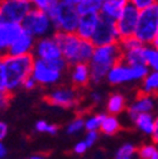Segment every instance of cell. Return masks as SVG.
Instances as JSON below:
<instances>
[{
	"mask_svg": "<svg viewBox=\"0 0 158 159\" xmlns=\"http://www.w3.org/2000/svg\"><path fill=\"white\" fill-rule=\"evenodd\" d=\"M44 100L53 105V106H58V107H65V109H70L77 105L78 102V92L76 90V87H57L53 91H51L46 97Z\"/></svg>",
	"mask_w": 158,
	"mask_h": 159,
	"instance_id": "7c38bea8",
	"label": "cell"
},
{
	"mask_svg": "<svg viewBox=\"0 0 158 159\" xmlns=\"http://www.w3.org/2000/svg\"><path fill=\"white\" fill-rule=\"evenodd\" d=\"M104 116L105 114H95L84 119V129H86L87 131H99Z\"/></svg>",
	"mask_w": 158,
	"mask_h": 159,
	"instance_id": "4316f807",
	"label": "cell"
},
{
	"mask_svg": "<svg viewBox=\"0 0 158 159\" xmlns=\"http://www.w3.org/2000/svg\"><path fill=\"white\" fill-rule=\"evenodd\" d=\"M99 130H101V133L105 135H115L120 130V123L115 115H110V114L106 115L105 114Z\"/></svg>",
	"mask_w": 158,
	"mask_h": 159,
	"instance_id": "603a6c76",
	"label": "cell"
},
{
	"mask_svg": "<svg viewBox=\"0 0 158 159\" xmlns=\"http://www.w3.org/2000/svg\"><path fill=\"white\" fill-rule=\"evenodd\" d=\"M34 43H35V38L32 37L30 34H28L27 32L22 30V33L14 39V42L9 47L7 54H9V56L30 54V53H33Z\"/></svg>",
	"mask_w": 158,
	"mask_h": 159,
	"instance_id": "9a60e30c",
	"label": "cell"
},
{
	"mask_svg": "<svg viewBox=\"0 0 158 159\" xmlns=\"http://www.w3.org/2000/svg\"><path fill=\"white\" fill-rule=\"evenodd\" d=\"M125 4L127 2H124V0H106V2H103L100 11H99V16L115 22L120 16Z\"/></svg>",
	"mask_w": 158,
	"mask_h": 159,
	"instance_id": "ac0fdd59",
	"label": "cell"
},
{
	"mask_svg": "<svg viewBox=\"0 0 158 159\" xmlns=\"http://www.w3.org/2000/svg\"><path fill=\"white\" fill-rule=\"evenodd\" d=\"M46 13L51 19L53 29L56 32L75 33L78 19H80V15H78L75 7H71L60 2L57 5L48 8Z\"/></svg>",
	"mask_w": 158,
	"mask_h": 159,
	"instance_id": "5b68a950",
	"label": "cell"
},
{
	"mask_svg": "<svg viewBox=\"0 0 158 159\" xmlns=\"http://www.w3.org/2000/svg\"><path fill=\"white\" fill-rule=\"evenodd\" d=\"M27 2L34 9H39V10L46 11L47 8H48V0H27Z\"/></svg>",
	"mask_w": 158,
	"mask_h": 159,
	"instance_id": "836d02e7",
	"label": "cell"
},
{
	"mask_svg": "<svg viewBox=\"0 0 158 159\" xmlns=\"http://www.w3.org/2000/svg\"><path fill=\"white\" fill-rule=\"evenodd\" d=\"M119 61H122V49L118 43L95 47L87 63L90 68V81L95 85L100 84L106 77L109 70Z\"/></svg>",
	"mask_w": 158,
	"mask_h": 159,
	"instance_id": "7a4b0ae2",
	"label": "cell"
},
{
	"mask_svg": "<svg viewBox=\"0 0 158 159\" xmlns=\"http://www.w3.org/2000/svg\"><path fill=\"white\" fill-rule=\"evenodd\" d=\"M157 89H158V73L157 71H149L147 76L143 78V86L141 93L154 96L157 93Z\"/></svg>",
	"mask_w": 158,
	"mask_h": 159,
	"instance_id": "d4e9b609",
	"label": "cell"
},
{
	"mask_svg": "<svg viewBox=\"0 0 158 159\" xmlns=\"http://www.w3.org/2000/svg\"><path fill=\"white\" fill-rule=\"evenodd\" d=\"M99 14H87V15H80L77 23V28L75 30V34L84 39V41H91V37L96 29V25L99 23Z\"/></svg>",
	"mask_w": 158,
	"mask_h": 159,
	"instance_id": "2e32d148",
	"label": "cell"
},
{
	"mask_svg": "<svg viewBox=\"0 0 158 159\" xmlns=\"http://www.w3.org/2000/svg\"><path fill=\"white\" fill-rule=\"evenodd\" d=\"M61 3L67 4V5H71V7H76L78 3H80V0H61Z\"/></svg>",
	"mask_w": 158,
	"mask_h": 159,
	"instance_id": "b9f144b4",
	"label": "cell"
},
{
	"mask_svg": "<svg viewBox=\"0 0 158 159\" xmlns=\"http://www.w3.org/2000/svg\"><path fill=\"white\" fill-rule=\"evenodd\" d=\"M91 100L94 101V102H100L101 100H103V95L100 93V92H91Z\"/></svg>",
	"mask_w": 158,
	"mask_h": 159,
	"instance_id": "ab89813d",
	"label": "cell"
},
{
	"mask_svg": "<svg viewBox=\"0 0 158 159\" xmlns=\"http://www.w3.org/2000/svg\"><path fill=\"white\" fill-rule=\"evenodd\" d=\"M87 149H89V148H87L86 143L82 140V142L76 143V145L73 147V153H75V154H78V155H81V154H85Z\"/></svg>",
	"mask_w": 158,
	"mask_h": 159,
	"instance_id": "8d00e7d4",
	"label": "cell"
},
{
	"mask_svg": "<svg viewBox=\"0 0 158 159\" xmlns=\"http://www.w3.org/2000/svg\"><path fill=\"white\" fill-rule=\"evenodd\" d=\"M7 91L5 87V77H4V68H3V57L0 56V92Z\"/></svg>",
	"mask_w": 158,
	"mask_h": 159,
	"instance_id": "d590c367",
	"label": "cell"
},
{
	"mask_svg": "<svg viewBox=\"0 0 158 159\" xmlns=\"http://www.w3.org/2000/svg\"><path fill=\"white\" fill-rule=\"evenodd\" d=\"M21 25L24 32L34 38H43L51 35V33L54 30L47 13L34 8H32L30 11L26 15Z\"/></svg>",
	"mask_w": 158,
	"mask_h": 159,
	"instance_id": "52a82bcc",
	"label": "cell"
},
{
	"mask_svg": "<svg viewBox=\"0 0 158 159\" xmlns=\"http://www.w3.org/2000/svg\"><path fill=\"white\" fill-rule=\"evenodd\" d=\"M156 154H158L156 144H146L139 149H137V155L141 159H151Z\"/></svg>",
	"mask_w": 158,
	"mask_h": 159,
	"instance_id": "f1b7e54d",
	"label": "cell"
},
{
	"mask_svg": "<svg viewBox=\"0 0 158 159\" xmlns=\"http://www.w3.org/2000/svg\"><path fill=\"white\" fill-rule=\"evenodd\" d=\"M135 157H137V148L130 143H125L116 150L114 159H135Z\"/></svg>",
	"mask_w": 158,
	"mask_h": 159,
	"instance_id": "83f0119b",
	"label": "cell"
},
{
	"mask_svg": "<svg viewBox=\"0 0 158 159\" xmlns=\"http://www.w3.org/2000/svg\"><path fill=\"white\" fill-rule=\"evenodd\" d=\"M35 130L38 133H46V134H51L54 135L58 131V126L54 124H48L44 120H39L35 123Z\"/></svg>",
	"mask_w": 158,
	"mask_h": 159,
	"instance_id": "4dcf8cb0",
	"label": "cell"
},
{
	"mask_svg": "<svg viewBox=\"0 0 158 159\" xmlns=\"http://www.w3.org/2000/svg\"><path fill=\"white\" fill-rule=\"evenodd\" d=\"M133 121L135 123L138 129H139L142 133L147 134V135H152L154 129L158 126V121H157V119L152 115V112L138 114L133 119Z\"/></svg>",
	"mask_w": 158,
	"mask_h": 159,
	"instance_id": "ffe728a7",
	"label": "cell"
},
{
	"mask_svg": "<svg viewBox=\"0 0 158 159\" xmlns=\"http://www.w3.org/2000/svg\"><path fill=\"white\" fill-rule=\"evenodd\" d=\"M10 98H12V93L8 91L0 92V110H4L9 106L10 104Z\"/></svg>",
	"mask_w": 158,
	"mask_h": 159,
	"instance_id": "d6a6232c",
	"label": "cell"
},
{
	"mask_svg": "<svg viewBox=\"0 0 158 159\" xmlns=\"http://www.w3.org/2000/svg\"><path fill=\"white\" fill-rule=\"evenodd\" d=\"M82 130H84V117H81V116L73 119L67 125V129H66L68 135H76L78 133H81Z\"/></svg>",
	"mask_w": 158,
	"mask_h": 159,
	"instance_id": "f546056e",
	"label": "cell"
},
{
	"mask_svg": "<svg viewBox=\"0 0 158 159\" xmlns=\"http://www.w3.org/2000/svg\"><path fill=\"white\" fill-rule=\"evenodd\" d=\"M53 38L60 47L61 54L67 65L73 66L77 63H89L95 49V46L90 41H84L75 33L63 32H56Z\"/></svg>",
	"mask_w": 158,
	"mask_h": 159,
	"instance_id": "6da1fadb",
	"label": "cell"
},
{
	"mask_svg": "<svg viewBox=\"0 0 158 159\" xmlns=\"http://www.w3.org/2000/svg\"><path fill=\"white\" fill-rule=\"evenodd\" d=\"M138 15H139V10L135 7H133L129 2H127L120 16L115 20V28L120 39L134 35V30L138 22Z\"/></svg>",
	"mask_w": 158,
	"mask_h": 159,
	"instance_id": "30bf717a",
	"label": "cell"
},
{
	"mask_svg": "<svg viewBox=\"0 0 158 159\" xmlns=\"http://www.w3.org/2000/svg\"><path fill=\"white\" fill-rule=\"evenodd\" d=\"M22 86H23L24 89H27V90H33V89H35L37 82L34 81V78H32V76H29L28 78L24 80V82H23Z\"/></svg>",
	"mask_w": 158,
	"mask_h": 159,
	"instance_id": "74e56055",
	"label": "cell"
},
{
	"mask_svg": "<svg viewBox=\"0 0 158 159\" xmlns=\"http://www.w3.org/2000/svg\"><path fill=\"white\" fill-rule=\"evenodd\" d=\"M30 9L32 5L27 0H2L0 2V22L21 24Z\"/></svg>",
	"mask_w": 158,
	"mask_h": 159,
	"instance_id": "ba28073f",
	"label": "cell"
},
{
	"mask_svg": "<svg viewBox=\"0 0 158 159\" xmlns=\"http://www.w3.org/2000/svg\"><path fill=\"white\" fill-rule=\"evenodd\" d=\"M143 58H144V65L152 71L158 70V51L153 46H143Z\"/></svg>",
	"mask_w": 158,
	"mask_h": 159,
	"instance_id": "484cf974",
	"label": "cell"
},
{
	"mask_svg": "<svg viewBox=\"0 0 158 159\" xmlns=\"http://www.w3.org/2000/svg\"><path fill=\"white\" fill-rule=\"evenodd\" d=\"M122 62H124V63H127L129 66H141V65H144L143 46H138V47L132 48V49L122 51Z\"/></svg>",
	"mask_w": 158,
	"mask_h": 159,
	"instance_id": "44dd1931",
	"label": "cell"
},
{
	"mask_svg": "<svg viewBox=\"0 0 158 159\" xmlns=\"http://www.w3.org/2000/svg\"><path fill=\"white\" fill-rule=\"evenodd\" d=\"M133 37L143 46L158 47V4L139 10Z\"/></svg>",
	"mask_w": 158,
	"mask_h": 159,
	"instance_id": "277c9868",
	"label": "cell"
},
{
	"mask_svg": "<svg viewBox=\"0 0 158 159\" xmlns=\"http://www.w3.org/2000/svg\"><path fill=\"white\" fill-rule=\"evenodd\" d=\"M97 139H99V133L97 131H87V134H86V136L84 139V142L86 143L87 148H90V147H92L97 142Z\"/></svg>",
	"mask_w": 158,
	"mask_h": 159,
	"instance_id": "e575fe53",
	"label": "cell"
},
{
	"mask_svg": "<svg viewBox=\"0 0 158 159\" xmlns=\"http://www.w3.org/2000/svg\"><path fill=\"white\" fill-rule=\"evenodd\" d=\"M3 57V68L5 77V87L8 92H13L19 89L24 80L28 78L32 73L34 56L23 54V56H9L4 54Z\"/></svg>",
	"mask_w": 158,
	"mask_h": 159,
	"instance_id": "3957f363",
	"label": "cell"
},
{
	"mask_svg": "<svg viewBox=\"0 0 158 159\" xmlns=\"http://www.w3.org/2000/svg\"><path fill=\"white\" fill-rule=\"evenodd\" d=\"M128 2L135 7L138 10H143L146 8H149L154 4H157V0H128Z\"/></svg>",
	"mask_w": 158,
	"mask_h": 159,
	"instance_id": "1f68e13d",
	"label": "cell"
},
{
	"mask_svg": "<svg viewBox=\"0 0 158 159\" xmlns=\"http://www.w3.org/2000/svg\"><path fill=\"white\" fill-rule=\"evenodd\" d=\"M60 2H61V0H48V8H52V7L57 5ZM48 8H47V9H48Z\"/></svg>",
	"mask_w": 158,
	"mask_h": 159,
	"instance_id": "7bdbcfd3",
	"label": "cell"
},
{
	"mask_svg": "<svg viewBox=\"0 0 158 159\" xmlns=\"http://www.w3.org/2000/svg\"><path fill=\"white\" fill-rule=\"evenodd\" d=\"M124 2H128V0H124Z\"/></svg>",
	"mask_w": 158,
	"mask_h": 159,
	"instance_id": "7dc6e473",
	"label": "cell"
},
{
	"mask_svg": "<svg viewBox=\"0 0 158 159\" xmlns=\"http://www.w3.org/2000/svg\"><path fill=\"white\" fill-rule=\"evenodd\" d=\"M30 76L32 78H34L37 85L51 86L60 82V80L62 78V72L56 70L49 62L42 61L39 58H34Z\"/></svg>",
	"mask_w": 158,
	"mask_h": 159,
	"instance_id": "9c48e42d",
	"label": "cell"
},
{
	"mask_svg": "<svg viewBox=\"0 0 158 159\" xmlns=\"http://www.w3.org/2000/svg\"><path fill=\"white\" fill-rule=\"evenodd\" d=\"M29 159H47L44 155H42V154H35V155H32Z\"/></svg>",
	"mask_w": 158,
	"mask_h": 159,
	"instance_id": "ee69618b",
	"label": "cell"
},
{
	"mask_svg": "<svg viewBox=\"0 0 158 159\" xmlns=\"http://www.w3.org/2000/svg\"><path fill=\"white\" fill-rule=\"evenodd\" d=\"M8 125L4 121H0V142H3L5 136L8 135Z\"/></svg>",
	"mask_w": 158,
	"mask_h": 159,
	"instance_id": "f35d334b",
	"label": "cell"
},
{
	"mask_svg": "<svg viewBox=\"0 0 158 159\" xmlns=\"http://www.w3.org/2000/svg\"><path fill=\"white\" fill-rule=\"evenodd\" d=\"M32 54L34 56V58H39L46 62H51L58 58H63L61 54L60 47H58L57 42L54 41L53 35L38 38V41H35L34 43Z\"/></svg>",
	"mask_w": 158,
	"mask_h": 159,
	"instance_id": "4fadbf2b",
	"label": "cell"
},
{
	"mask_svg": "<svg viewBox=\"0 0 158 159\" xmlns=\"http://www.w3.org/2000/svg\"><path fill=\"white\" fill-rule=\"evenodd\" d=\"M151 159H158V154H156V155H153Z\"/></svg>",
	"mask_w": 158,
	"mask_h": 159,
	"instance_id": "f6af8a7d",
	"label": "cell"
},
{
	"mask_svg": "<svg viewBox=\"0 0 158 159\" xmlns=\"http://www.w3.org/2000/svg\"><path fill=\"white\" fill-rule=\"evenodd\" d=\"M101 7L100 0H80L75 8L78 15H87V14H99Z\"/></svg>",
	"mask_w": 158,
	"mask_h": 159,
	"instance_id": "cb8c5ba5",
	"label": "cell"
},
{
	"mask_svg": "<svg viewBox=\"0 0 158 159\" xmlns=\"http://www.w3.org/2000/svg\"><path fill=\"white\" fill-rule=\"evenodd\" d=\"M100 2H101V3H103V2H106V0H100Z\"/></svg>",
	"mask_w": 158,
	"mask_h": 159,
	"instance_id": "bcb514c9",
	"label": "cell"
},
{
	"mask_svg": "<svg viewBox=\"0 0 158 159\" xmlns=\"http://www.w3.org/2000/svg\"><path fill=\"white\" fill-rule=\"evenodd\" d=\"M119 41H120V38L115 28V22L108 20V19H104V18L99 19V23L96 25V29L91 37L90 42L95 47H100V46L118 43Z\"/></svg>",
	"mask_w": 158,
	"mask_h": 159,
	"instance_id": "8fae6325",
	"label": "cell"
},
{
	"mask_svg": "<svg viewBox=\"0 0 158 159\" xmlns=\"http://www.w3.org/2000/svg\"><path fill=\"white\" fill-rule=\"evenodd\" d=\"M125 97L122 93H113L108 100L106 110L110 115H118L125 110Z\"/></svg>",
	"mask_w": 158,
	"mask_h": 159,
	"instance_id": "7402d4cb",
	"label": "cell"
},
{
	"mask_svg": "<svg viewBox=\"0 0 158 159\" xmlns=\"http://www.w3.org/2000/svg\"><path fill=\"white\" fill-rule=\"evenodd\" d=\"M154 107H156L154 96L146 95V93H139L138 97L134 100V102L128 107V115L133 120L138 114L152 112L154 110Z\"/></svg>",
	"mask_w": 158,
	"mask_h": 159,
	"instance_id": "e0dca14e",
	"label": "cell"
},
{
	"mask_svg": "<svg viewBox=\"0 0 158 159\" xmlns=\"http://www.w3.org/2000/svg\"><path fill=\"white\" fill-rule=\"evenodd\" d=\"M7 154H8V149H7V147L4 145L3 142H0V159H4V158L7 157Z\"/></svg>",
	"mask_w": 158,
	"mask_h": 159,
	"instance_id": "60d3db41",
	"label": "cell"
},
{
	"mask_svg": "<svg viewBox=\"0 0 158 159\" xmlns=\"http://www.w3.org/2000/svg\"><path fill=\"white\" fill-rule=\"evenodd\" d=\"M148 72H149V68L144 65L129 66L119 61L109 70L105 78H108V81L111 85H122V84L133 82V81H141V80H143L147 76Z\"/></svg>",
	"mask_w": 158,
	"mask_h": 159,
	"instance_id": "8992f818",
	"label": "cell"
},
{
	"mask_svg": "<svg viewBox=\"0 0 158 159\" xmlns=\"http://www.w3.org/2000/svg\"><path fill=\"white\" fill-rule=\"evenodd\" d=\"M22 30V25L18 23L0 22V56L7 54L9 47Z\"/></svg>",
	"mask_w": 158,
	"mask_h": 159,
	"instance_id": "5bb4252c",
	"label": "cell"
},
{
	"mask_svg": "<svg viewBox=\"0 0 158 159\" xmlns=\"http://www.w3.org/2000/svg\"><path fill=\"white\" fill-rule=\"evenodd\" d=\"M72 84L76 89L85 87L90 82V68L87 63H77L72 66Z\"/></svg>",
	"mask_w": 158,
	"mask_h": 159,
	"instance_id": "d6986e66",
	"label": "cell"
}]
</instances>
